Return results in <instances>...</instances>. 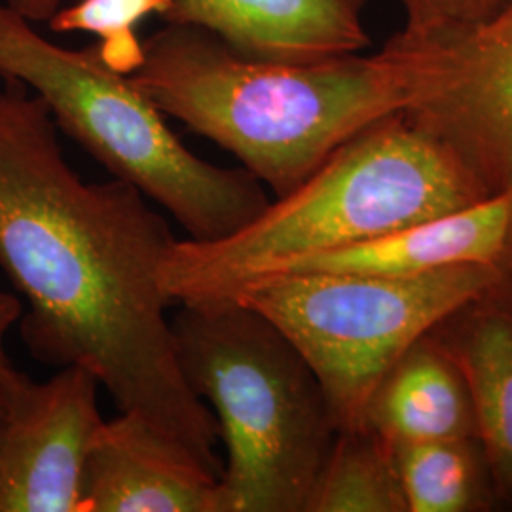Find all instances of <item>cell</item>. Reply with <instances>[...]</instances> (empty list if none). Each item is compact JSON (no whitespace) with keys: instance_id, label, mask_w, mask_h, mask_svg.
<instances>
[{"instance_id":"obj_12","label":"cell","mask_w":512,"mask_h":512,"mask_svg":"<svg viewBox=\"0 0 512 512\" xmlns=\"http://www.w3.org/2000/svg\"><path fill=\"white\" fill-rule=\"evenodd\" d=\"M463 418V397L452 372L433 357H416L385 380L366 425L374 423L393 444H410L456 440Z\"/></svg>"},{"instance_id":"obj_13","label":"cell","mask_w":512,"mask_h":512,"mask_svg":"<svg viewBox=\"0 0 512 512\" xmlns=\"http://www.w3.org/2000/svg\"><path fill=\"white\" fill-rule=\"evenodd\" d=\"M363 429L344 431L311 486L306 511L385 512L404 505L397 471Z\"/></svg>"},{"instance_id":"obj_6","label":"cell","mask_w":512,"mask_h":512,"mask_svg":"<svg viewBox=\"0 0 512 512\" xmlns=\"http://www.w3.org/2000/svg\"><path fill=\"white\" fill-rule=\"evenodd\" d=\"M495 275L492 264L406 277L285 272L256 279L232 300L264 315L293 344L334 425L349 431L366 427L376 393L421 334L478 298Z\"/></svg>"},{"instance_id":"obj_4","label":"cell","mask_w":512,"mask_h":512,"mask_svg":"<svg viewBox=\"0 0 512 512\" xmlns=\"http://www.w3.org/2000/svg\"><path fill=\"white\" fill-rule=\"evenodd\" d=\"M179 306L171 315L177 361L226 446L222 512L306 511L334 425L310 366L245 304Z\"/></svg>"},{"instance_id":"obj_8","label":"cell","mask_w":512,"mask_h":512,"mask_svg":"<svg viewBox=\"0 0 512 512\" xmlns=\"http://www.w3.org/2000/svg\"><path fill=\"white\" fill-rule=\"evenodd\" d=\"M437 42L450 50L452 84L406 116L450 148L484 190L512 188V0L494 18Z\"/></svg>"},{"instance_id":"obj_18","label":"cell","mask_w":512,"mask_h":512,"mask_svg":"<svg viewBox=\"0 0 512 512\" xmlns=\"http://www.w3.org/2000/svg\"><path fill=\"white\" fill-rule=\"evenodd\" d=\"M23 310L25 306L18 294L0 291V414L19 370L8 355L6 338H8V332L19 325Z\"/></svg>"},{"instance_id":"obj_17","label":"cell","mask_w":512,"mask_h":512,"mask_svg":"<svg viewBox=\"0 0 512 512\" xmlns=\"http://www.w3.org/2000/svg\"><path fill=\"white\" fill-rule=\"evenodd\" d=\"M403 35L416 40L454 38L494 18L511 0H399Z\"/></svg>"},{"instance_id":"obj_15","label":"cell","mask_w":512,"mask_h":512,"mask_svg":"<svg viewBox=\"0 0 512 512\" xmlns=\"http://www.w3.org/2000/svg\"><path fill=\"white\" fill-rule=\"evenodd\" d=\"M404 505L414 512H456L471 495V467L456 440L397 444Z\"/></svg>"},{"instance_id":"obj_19","label":"cell","mask_w":512,"mask_h":512,"mask_svg":"<svg viewBox=\"0 0 512 512\" xmlns=\"http://www.w3.org/2000/svg\"><path fill=\"white\" fill-rule=\"evenodd\" d=\"M12 12L29 23H48L55 12L65 6V0H2Z\"/></svg>"},{"instance_id":"obj_14","label":"cell","mask_w":512,"mask_h":512,"mask_svg":"<svg viewBox=\"0 0 512 512\" xmlns=\"http://www.w3.org/2000/svg\"><path fill=\"white\" fill-rule=\"evenodd\" d=\"M467 372L488 450L512 480V319L497 315L475 330Z\"/></svg>"},{"instance_id":"obj_9","label":"cell","mask_w":512,"mask_h":512,"mask_svg":"<svg viewBox=\"0 0 512 512\" xmlns=\"http://www.w3.org/2000/svg\"><path fill=\"white\" fill-rule=\"evenodd\" d=\"M82 512H222L220 471L135 412L99 427Z\"/></svg>"},{"instance_id":"obj_11","label":"cell","mask_w":512,"mask_h":512,"mask_svg":"<svg viewBox=\"0 0 512 512\" xmlns=\"http://www.w3.org/2000/svg\"><path fill=\"white\" fill-rule=\"evenodd\" d=\"M511 222L512 188H507L454 213L342 249L306 256L275 274L332 272L406 277L459 264H492L505 245Z\"/></svg>"},{"instance_id":"obj_16","label":"cell","mask_w":512,"mask_h":512,"mask_svg":"<svg viewBox=\"0 0 512 512\" xmlns=\"http://www.w3.org/2000/svg\"><path fill=\"white\" fill-rule=\"evenodd\" d=\"M173 0H78L61 6L48 21L54 33H92L101 38L99 50L105 63L118 73H133L145 55L135 25L150 14L162 18Z\"/></svg>"},{"instance_id":"obj_10","label":"cell","mask_w":512,"mask_h":512,"mask_svg":"<svg viewBox=\"0 0 512 512\" xmlns=\"http://www.w3.org/2000/svg\"><path fill=\"white\" fill-rule=\"evenodd\" d=\"M365 6L366 0H173L162 21L205 29L245 57L315 61L368 46Z\"/></svg>"},{"instance_id":"obj_5","label":"cell","mask_w":512,"mask_h":512,"mask_svg":"<svg viewBox=\"0 0 512 512\" xmlns=\"http://www.w3.org/2000/svg\"><path fill=\"white\" fill-rule=\"evenodd\" d=\"M0 80L18 82L48 107L67 133L112 177L162 205L188 239H222L258 217L268 198L243 167L196 156L165 114L126 74L101 57L99 44L71 50L0 2Z\"/></svg>"},{"instance_id":"obj_3","label":"cell","mask_w":512,"mask_h":512,"mask_svg":"<svg viewBox=\"0 0 512 512\" xmlns=\"http://www.w3.org/2000/svg\"><path fill=\"white\" fill-rule=\"evenodd\" d=\"M456 154L406 112L338 148L304 183L238 232L177 239L160 279L173 304L228 302L306 256L454 213L486 196Z\"/></svg>"},{"instance_id":"obj_7","label":"cell","mask_w":512,"mask_h":512,"mask_svg":"<svg viewBox=\"0 0 512 512\" xmlns=\"http://www.w3.org/2000/svg\"><path fill=\"white\" fill-rule=\"evenodd\" d=\"M99 387L80 365L42 382L18 370L0 414V512H82L88 456L105 421Z\"/></svg>"},{"instance_id":"obj_2","label":"cell","mask_w":512,"mask_h":512,"mask_svg":"<svg viewBox=\"0 0 512 512\" xmlns=\"http://www.w3.org/2000/svg\"><path fill=\"white\" fill-rule=\"evenodd\" d=\"M143 46L129 80L277 198L361 131L423 109L452 84L448 46L401 31L378 54L315 61L245 57L205 29L169 23Z\"/></svg>"},{"instance_id":"obj_1","label":"cell","mask_w":512,"mask_h":512,"mask_svg":"<svg viewBox=\"0 0 512 512\" xmlns=\"http://www.w3.org/2000/svg\"><path fill=\"white\" fill-rule=\"evenodd\" d=\"M133 184L84 181L48 107L0 84V270L25 300L33 357L80 365L120 412H135L222 471L219 425L177 361L160 272L177 243Z\"/></svg>"}]
</instances>
